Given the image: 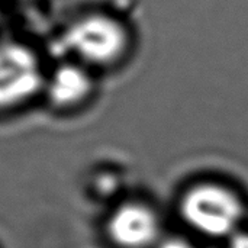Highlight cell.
<instances>
[{
    "instance_id": "cell-7",
    "label": "cell",
    "mask_w": 248,
    "mask_h": 248,
    "mask_svg": "<svg viewBox=\"0 0 248 248\" xmlns=\"http://www.w3.org/2000/svg\"><path fill=\"white\" fill-rule=\"evenodd\" d=\"M160 248H192L187 243H185V241H182V240H176V238H173V240H167L166 243H163Z\"/></svg>"
},
{
    "instance_id": "cell-4",
    "label": "cell",
    "mask_w": 248,
    "mask_h": 248,
    "mask_svg": "<svg viewBox=\"0 0 248 248\" xmlns=\"http://www.w3.org/2000/svg\"><path fill=\"white\" fill-rule=\"evenodd\" d=\"M92 77L81 62L60 64L45 78L44 90L48 100L61 109H71L81 105L92 93Z\"/></svg>"
},
{
    "instance_id": "cell-5",
    "label": "cell",
    "mask_w": 248,
    "mask_h": 248,
    "mask_svg": "<svg viewBox=\"0 0 248 248\" xmlns=\"http://www.w3.org/2000/svg\"><path fill=\"white\" fill-rule=\"evenodd\" d=\"M158 231L155 217L140 205L119 208L109 221V234L115 243L126 248L150 244Z\"/></svg>"
},
{
    "instance_id": "cell-3",
    "label": "cell",
    "mask_w": 248,
    "mask_h": 248,
    "mask_svg": "<svg viewBox=\"0 0 248 248\" xmlns=\"http://www.w3.org/2000/svg\"><path fill=\"white\" fill-rule=\"evenodd\" d=\"M182 214L190 227L209 237L230 234L241 215L240 203L228 190L203 185L192 189L182 202Z\"/></svg>"
},
{
    "instance_id": "cell-2",
    "label": "cell",
    "mask_w": 248,
    "mask_h": 248,
    "mask_svg": "<svg viewBox=\"0 0 248 248\" xmlns=\"http://www.w3.org/2000/svg\"><path fill=\"white\" fill-rule=\"evenodd\" d=\"M41 61L28 45L0 42V110L25 105L45 86Z\"/></svg>"
},
{
    "instance_id": "cell-1",
    "label": "cell",
    "mask_w": 248,
    "mask_h": 248,
    "mask_svg": "<svg viewBox=\"0 0 248 248\" xmlns=\"http://www.w3.org/2000/svg\"><path fill=\"white\" fill-rule=\"evenodd\" d=\"M62 46L84 65H109L125 54L128 33L118 19L105 13H89L65 29Z\"/></svg>"
},
{
    "instance_id": "cell-6",
    "label": "cell",
    "mask_w": 248,
    "mask_h": 248,
    "mask_svg": "<svg viewBox=\"0 0 248 248\" xmlns=\"http://www.w3.org/2000/svg\"><path fill=\"white\" fill-rule=\"evenodd\" d=\"M228 248H248V234H237L231 238Z\"/></svg>"
}]
</instances>
